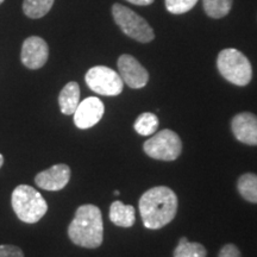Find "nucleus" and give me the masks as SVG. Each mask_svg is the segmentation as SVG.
<instances>
[{"instance_id": "1", "label": "nucleus", "mask_w": 257, "mask_h": 257, "mask_svg": "<svg viewBox=\"0 0 257 257\" xmlns=\"http://www.w3.org/2000/svg\"><path fill=\"white\" fill-rule=\"evenodd\" d=\"M140 213L147 229L159 230L174 219L178 197L166 186L150 188L140 199Z\"/></svg>"}, {"instance_id": "2", "label": "nucleus", "mask_w": 257, "mask_h": 257, "mask_svg": "<svg viewBox=\"0 0 257 257\" xmlns=\"http://www.w3.org/2000/svg\"><path fill=\"white\" fill-rule=\"evenodd\" d=\"M68 236L75 245L95 249L104 240V223L101 211L95 205H82L68 226Z\"/></svg>"}, {"instance_id": "3", "label": "nucleus", "mask_w": 257, "mask_h": 257, "mask_svg": "<svg viewBox=\"0 0 257 257\" xmlns=\"http://www.w3.org/2000/svg\"><path fill=\"white\" fill-rule=\"evenodd\" d=\"M11 204L16 216L28 224L37 223L48 211L46 199L29 185H19L15 188L12 192Z\"/></svg>"}, {"instance_id": "4", "label": "nucleus", "mask_w": 257, "mask_h": 257, "mask_svg": "<svg viewBox=\"0 0 257 257\" xmlns=\"http://www.w3.org/2000/svg\"><path fill=\"white\" fill-rule=\"evenodd\" d=\"M217 67L224 79L236 86H246L251 81L252 68L248 57L233 48L221 50Z\"/></svg>"}, {"instance_id": "5", "label": "nucleus", "mask_w": 257, "mask_h": 257, "mask_svg": "<svg viewBox=\"0 0 257 257\" xmlns=\"http://www.w3.org/2000/svg\"><path fill=\"white\" fill-rule=\"evenodd\" d=\"M112 15H113L115 24L126 36L141 43H149L155 37L153 28L148 24L146 19L126 6L114 4L112 6Z\"/></svg>"}, {"instance_id": "6", "label": "nucleus", "mask_w": 257, "mask_h": 257, "mask_svg": "<svg viewBox=\"0 0 257 257\" xmlns=\"http://www.w3.org/2000/svg\"><path fill=\"white\" fill-rule=\"evenodd\" d=\"M143 150L152 159L174 161L181 155L182 142L178 134L166 128L146 141Z\"/></svg>"}, {"instance_id": "7", "label": "nucleus", "mask_w": 257, "mask_h": 257, "mask_svg": "<svg viewBox=\"0 0 257 257\" xmlns=\"http://www.w3.org/2000/svg\"><path fill=\"white\" fill-rule=\"evenodd\" d=\"M86 83L100 95L114 96L123 92L124 82L115 70L105 66H95L86 73Z\"/></svg>"}, {"instance_id": "8", "label": "nucleus", "mask_w": 257, "mask_h": 257, "mask_svg": "<svg viewBox=\"0 0 257 257\" xmlns=\"http://www.w3.org/2000/svg\"><path fill=\"white\" fill-rule=\"evenodd\" d=\"M118 70L124 83L131 88H143L149 81L147 69L134 56L124 54L118 59Z\"/></svg>"}, {"instance_id": "9", "label": "nucleus", "mask_w": 257, "mask_h": 257, "mask_svg": "<svg viewBox=\"0 0 257 257\" xmlns=\"http://www.w3.org/2000/svg\"><path fill=\"white\" fill-rule=\"evenodd\" d=\"M49 48L47 42L38 36L28 37L22 46L21 60L29 69H40L47 63Z\"/></svg>"}, {"instance_id": "10", "label": "nucleus", "mask_w": 257, "mask_h": 257, "mask_svg": "<svg viewBox=\"0 0 257 257\" xmlns=\"http://www.w3.org/2000/svg\"><path fill=\"white\" fill-rule=\"evenodd\" d=\"M105 106L99 98L88 96L81 101L74 112V123L79 128H89L98 124L104 115Z\"/></svg>"}, {"instance_id": "11", "label": "nucleus", "mask_w": 257, "mask_h": 257, "mask_svg": "<svg viewBox=\"0 0 257 257\" xmlns=\"http://www.w3.org/2000/svg\"><path fill=\"white\" fill-rule=\"evenodd\" d=\"M70 179V168L67 165L53 166L51 168L38 173L35 178V182L38 187L46 191H60L64 188Z\"/></svg>"}, {"instance_id": "12", "label": "nucleus", "mask_w": 257, "mask_h": 257, "mask_svg": "<svg viewBox=\"0 0 257 257\" xmlns=\"http://www.w3.org/2000/svg\"><path fill=\"white\" fill-rule=\"evenodd\" d=\"M234 137L246 146H257V115L250 112L236 114L231 121Z\"/></svg>"}, {"instance_id": "13", "label": "nucleus", "mask_w": 257, "mask_h": 257, "mask_svg": "<svg viewBox=\"0 0 257 257\" xmlns=\"http://www.w3.org/2000/svg\"><path fill=\"white\" fill-rule=\"evenodd\" d=\"M80 104V87L76 82H68L59 95V105L63 114H74Z\"/></svg>"}, {"instance_id": "14", "label": "nucleus", "mask_w": 257, "mask_h": 257, "mask_svg": "<svg viewBox=\"0 0 257 257\" xmlns=\"http://www.w3.org/2000/svg\"><path fill=\"white\" fill-rule=\"evenodd\" d=\"M110 219L117 226L131 227L135 224V208L131 205L123 204L119 200L112 202Z\"/></svg>"}, {"instance_id": "15", "label": "nucleus", "mask_w": 257, "mask_h": 257, "mask_svg": "<svg viewBox=\"0 0 257 257\" xmlns=\"http://www.w3.org/2000/svg\"><path fill=\"white\" fill-rule=\"evenodd\" d=\"M239 194L246 201L257 204V175L253 173H246L238 179L237 184Z\"/></svg>"}, {"instance_id": "16", "label": "nucleus", "mask_w": 257, "mask_h": 257, "mask_svg": "<svg viewBox=\"0 0 257 257\" xmlns=\"http://www.w3.org/2000/svg\"><path fill=\"white\" fill-rule=\"evenodd\" d=\"M54 2L55 0H24L23 12L29 18H42L50 11Z\"/></svg>"}, {"instance_id": "17", "label": "nucleus", "mask_w": 257, "mask_h": 257, "mask_svg": "<svg viewBox=\"0 0 257 257\" xmlns=\"http://www.w3.org/2000/svg\"><path fill=\"white\" fill-rule=\"evenodd\" d=\"M207 251L200 243L188 242L186 237L180 238L174 250V257H206Z\"/></svg>"}, {"instance_id": "18", "label": "nucleus", "mask_w": 257, "mask_h": 257, "mask_svg": "<svg viewBox=\"0 0 257 257\" xmlns=\"http://www.w3.org/2000/svg\"><path fill=\"white\" fill-rule=\"evenodd\" d=\"M134 127L141 136H150V135L155 134L157 127H159V118L156 114L146 112L137 118Z\"/></svg>"}, {"instance_id": "19", "label": "nucleus", "mask_w": 257, "mask_h": 257, "mask_svg": "<svg viewBox=\"0 0 257 257\" xmlns=\"http://www.w3.org/2000/svg\"><path fill=\"white\" fill-rule=\"evenodd\" d=\"M204 10L208 17L223 18L231 11L232 0H202Z\"/></svg>"}, {"instance_id": "20", "label": "nucleus", "mask_w": 257, "mask_h": 257, "mask_svg": "<svg viewBox=\"0 0 257 257\" xmlns=\"http://www.w3.org/2000/svg\"><path fill=\"white\" fill-rule=\"evenodd\" d=\"M165 3L170 14L182 15L194 8L198 0H165Z\"/></svg>"}, {"instance_id": "21", "label": "nucleus", "mask_w": 257, "mask_h": 257, "mask_svg": "<svg viewBox=\"0 0 257 257\" xmlns=\"http://www.w3.org/2000/svg\"><path fill=\"white\" fill-rule=\"evenodd\" d=\"M0 257H24V253L16 245H0Z\"/></svg>"}, {"instance_id": "22", "label": "nucleus", "mask_w": 257, "mask_h": 257, "mask_svg": "<svg viewBox=\"0 0 257 257\" xmlns=\"http://www.w3.org/2000/svg\"><path fill=\"white\" fill-rule=\"evenodd\" d=\"M218 257H242L239 249L234 244H226L219 251Z\"/></svg>"}, {"instance_id": "23", "label": "nucleus", "mask_w": 257, "mask_h": 257, "mask_svg": "<svg viewBox=\"0 0 257 257\" xmlns=\"http://www.w3.org/2000/svg\"><path fill=\"white\" fill-rule=\"evenodd\" d=\"M126 2L131 3V4L135 5H140V6H147L153 4L154 0H126Z\"/></svg>"}, {"instance_id": "24", "label": "nucleus", "mask_w": 257, "mask_h": 257, "mask_svg": "<svg viewBox=\"0 0 257 257\" xmlns=\"http://www.w3.org/2000/svg\"><path fill=\"white\" fill-rule=\"evenodd\" d=\"M3 163H4V157H3L2 154H0V168L3 167Z\"/></svg>"}, {"instance_id": "25", "label": "nucleus", "mask_w": 257, "mask_h": 257, "mask_svg": "<svg viewBox=\"0 0 257 257\" xmlns=\"http://www.w3.org/2000/svg\"><path fill=\"white\" fill-rule=\"evenodd\" d=\"M113 194H114V195H119V191H114Z\"/></svg>"}, {"instance_id": "26", "label": "nucleus", "mask_w": 257, "mask_h": 257, "mask_svg": "<svg viewBox=\"0 0 257 257\" xmlns=\"http://www.w3.org/2000/svg\"><path fill=\"white\" fill-rule=\"evenodd\" d=\"M3 3H4V0H0V5H2Z\"/></svg>"}]
</instances>
